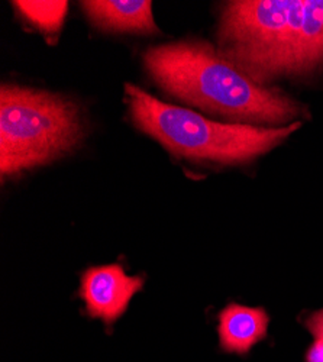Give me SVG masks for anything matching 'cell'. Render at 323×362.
Masks as SVG:
<instances>
[{
  "label": "cell",
  "instance_id": "52a82bcc",
  "mask_svg": "<svg viewBox=\"0 0 323 362\" xmlns=\"http://www.w3.org/2000/svg\"><path fill=\"white\" fill-rule=\"evenodd\" d=\"M269 315L262 308L229 305L219 315V339L226 352L247 354L267 335Z\"/></svg>",
  "mask_w": 323,
  "mask_h": 362
},
{
  "label": "cell",
  "instance_id": "9c48e42d",
  "mask_svg": "<svg viewBox=\"0 0 323 362\" xmlns=\"http://www.w3.org/2000/svg\"><path fill=\"white\" fill-rule=\"evenodd\" d=\"M306 327L309 329L310 334L316 338V341L323 342V310L313 313L306 320Z\"/></svg>",
  "mask_w": 323,
  "mask_h": 362
},
{
  "label": "cell",
  "instance_id": "277c9868",
  "mask_svg": "<svg viewBox=\"0 0 323 362\" xmlns=\"http://www.w3.org/2000/svg\"><path fill=\"white\" fill-rule=\"evenodd\" d=\"M77 106L42 90H0V174L12 177L63 157L80 142Z\"/></svg>",
  "mask_w": 323,
  "mask_h": 362
},
{
  "label": "cell",
  "instance_id": "3957f363",
  "mask_svg": "<svg viewBox=\"0 0 323 362\" xmlns=\"http://www.w3.org/2000/svg\"><path fill=\"white\" fill-rule=\"evenodd\" d=\"M138 129L157 139L177 157L222 165L247 164L278 146L302 122L281 128L221 124L199 113L164 103L134 84H125Z\"/></svg>",
  "mask_w": 323,
  "mask_h": 362
},
{
  "label": "cell",
  "instance_id": "6da1fadb",
  "mask_svg": "<svg viewBox=\"0 0 323 362\" xmlns=\"http://www.w3.org/2000/svg\"><path fill=\"white\" fill-rule=\"evenodd\" d=\"M221 54L257 83L305 76L323 64V0H241L225 5Z\"/></svg>",
  "mask_w": 323,
  "mask_h": 362
},
{
  "label": "cell",
  "instance_id": "8992f818",
  "mask_svg": "<svg viewBox=\"0 0 323 362\" xmlns=\"http://www.w3.org/2000/svg\"><path fill=\"white\" fill-rule=\"evenodd\" d=\"M89 21L109 33L154 34L157 26L153 18V2L146 0H90L81 2Z\"/></svg>",
  "mask_w": 323,
  "mask_h": 362
},
{
  "label": "cell",
  "instance_id": "5b68a950",
  "mask_svg": "<svg viewBox=\"0 0 323 362\" xmlns=\"http://www.w3.org/2000/svg\"><path fill=\"white\" fill-rule=\"evenodd\" d=\"M142 286L141 277H129L121 265L112 264L87 269L81 277L80 294L92 317L113 323L125 313L129 300Z\"/></svg>",
  "mask_w": 323,
  "mask_h": 362
},
{
  "label": "cell",
  "instance_id": "ba28073f",
  "mask_svg": "<svg viewBox=\"0 0 323 362\" xmlns=\"http://www.w3.org/2000/svg\"><path fill=\"white\" fill-rule=\"evenodd\" d=\"M12 5L28 22L47 34L60 31L69 11V4L64 0H58V2L18 0V2H12Z\"/></svg>",
  "mask_w": 323,
  "mask_h": 362
},
{
  "label": "cell",
  "instance_id": "7a4b0ae2",
  "mask_svg": "<svg viewBox=\"0 0 323 362\" xmlns=\"http://www.w3.org/2000/svg\"><path fill=\"white\" fill-rule=\"evenodd\" d=\"M143 64L168 95L206 112L245 122H298L302 105L280 90L257 83L221 51L203 41L151 47Z\"/></svg>",
  "mask_w": 323,
  "mask_h": 362
},
{
  "label": "cell",
  "instance_id": "30bf717a",
  "mask_svg": "<svg viewBox=\"0 0 323 362\" xmlns=\"http://www.w3.org/2000/svg\"><path fill=\"white\" fill-rule=\"evenodd\" d=\"M306 362H323V342L316 341L313 346L307 351Z\"/></svg>",
  "mask_w": 323,
  "mask_h": 362
}]
</instances>
